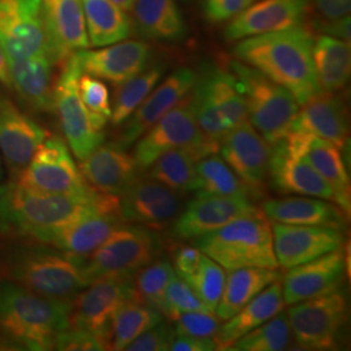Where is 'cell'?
<instances>
[{
  "label": "cell",
  "instance_id": "50",
  "mask_svg": "<svg viewBox=\"0 0 351 351\" xmlns=\"http://www.w3.org/2000/svg\"><path fill=\"white\" fill-rule=\"evenodd\" d=\"M255 0H203V14L210 24H223L243 12Z\"/></svg>",
  "mask_w": 351,
  "mask_h": 351
},
{
  "label": "cell",
  "instance_id": "8",
  "mask_svg": "<svg viewBox=\"0 0 351 351\" xmlns=\"http://www.w3.org/2000/svg\"><path fill=\"white\" fill-rule=\"evenodd\" d=\"M295 342L306 350H335L348 323V298L343 288L294 303L288 311Z\"/></svg>",
  "mask_w": 351,
  "mask_h": 351
},
{
  "label": "cell",
  "instance_id": "46",
  "mask_svg": "<svg viewBox=\"0 0 351 351\" xmlns=\"http://www.w3.org/2000/svg\"><path fill=\"white\" fill-rule=\"evenodd\" d=\"M193 311H210L195 291L181 277L176 276L168 285L163 297L160 313L173 320L178 315ZM213 313V311H211Z\"/></svg>",
  "mask_w": 351,
  "mask_h": 351
},
{
  "label": "cell",
  "instance_id": "14",
  "mask_svg": "<svg viewBox=\"0 0 351 351\" xmlns=\"http://www.w3.org/2000/svg\"><path fill=\"white\" fill-rule=\"evenodd\" d=\"M221 159L249 189L261 193L268 180L271 145L247 121L232 128L221 141Z\"/></svg>",
  "mask_w": 351,
  "mask_h": 351
},
{
  "label": "cell",
  "instance_id": "12",
  "mask_svg": "<svg viewBox=\"0 0 351 351\" xmlns=\"http://www.w3.org/2000/svg\"><path fill=\"white\" fill-rule=\"evenodd\" d=\"M13 181L24 188L52 194H84L93 189L81 175L66 143L58 136H49L42 142Z\"/></svg>",
  "mask_w": 351,
  "mask_h": 351
},
{
  "label": "cell",
  "instance_id": "7",
  "mask_svg": "<svg viewBox=\"0 0 351 351\" xmlns=\"http://www.w3.org/2000/svg\"><path fill=\"white\" fill-rule=\"evenodd\" d=\"M136 143L133 159L139 171L147 169L167 151L184 149L198 162L216 154L220 147L203 136L195 119L191 94L165 113Z\"/></svg>",
  "mask_w": 351,
  "mask_h": 351
},
{
  "label": "cell",
  "instance_id": "1",
  "mask_svg": "<svg viewBox=\"0 0 351 351\" xmlns=\"http://www.w3.org/2000/svg\"><path fill=\"white\" fill-rule=\"evenodd\" d=\"M90 213L120 215V198L95 189L84 194H52L16 181L0 186V236L29 239Z\"/></svg>",
  "mask_w": 351,
  "mask_h": 351
},
{
  "label": "cell",
  "instance_id": "44",
  "mask_svg": "<svg viewBox=\"0 0 351 351\" xmlns=\"http://www.w3.org/2000/svg\"><path fill=\"white\" fill-rule=\"evenodd\" d=\"M78 91L95 125L103 130L111 120L112 113L108 88L99 78L82 73L78 80Z\"/></svg>",
  "mask_w": 351,
  "mask_h": 351
},
{
  "label": "cell",
  "instance_id": "28",
  "mask_svg": "<svg viewBox=\"0 0 351 351\" xmlns=\"http://www.w3.org/2000/svg\"><path fill=\"white\" fill-rule=\"evenodd\" d=\"M8 60L11 88L27 108L36 112H55V75L47 55Z\"/></svg>",
  "mask_w": 351,
  "mask_h": 351
},
{
  "label": "cell",
  "instance_id": "27",
  "mask_svg": "<svg viewBox=\"0 0 351 351\" xmlns=\"http://www.w3.org/2000/svg\"><path fill=\"white\" fill-rule=\"evenodd\" d=\"M78 169L88 186L117 197L138 178L139 172L133 156L117 143H101L80 162Z\"/></svg>",
  "mask_w": 351,
  "mask_h": 351
},
{
  "label": "cell",
  "instance_id": "36",
  "mask_svg": "<svg viewBox=\"0 0 351 351\" xmlns=\"http://www.w3.org/2000/svg\"><path fill=\"white\" fill-rule=\"evenodd\" d=\"M304 156L317 173L326 180L328 185L333 189L336 204L349 216L351 210L350 180L339 149L326 139L310 138L304 150Z\"/></svg>",
  "mask_w": 351,
  "mask_h": 351
},
{
  "label": "cell",
  "instance_id": "32",
  "mask_svg": "<svg viewBox=\"0 0 351 351\" xmlns=\"http://www.w3.org/2000/svg\"><path fill=\"white\" fill-rule=\"evenodd\" d=\"M278 268L247 267L230 271L226 277L221 298L215 313L220 320H228L271 284L281 281Z\"/></svg>",
  "mask_w": 351,
  "mask_h": 351
},
{
  "label": "cell",
  "instance_id": "37",
  "mask_svg": "<svg viewBox=\"0 0 351 351\" xmlns=\"http://www.w3.org/2000/svg\"><path fill=\"white\" fill-rule=\"evenodd\" d=\"M162 322L163 314L150 304L137 300L124 302L111 320L108 350H125L130 342Z\"/></svg>",
  "mask_w": 351,
  "mask_h": 351
},
{
  "label": "cell",
  "instance_id": "49",
  "mask_svg": "<svg viewBox=\"0 0 351 351\" xmlns=\"http://www.w3.org/2000/svg\"><path fill=\"white\" fill-rule=\"evenodd\" d=\"M175 339L173 328L163 322L147 329L141 336L129 343L125 350L129 351H167Z\"/></svg>",
  "mask_w": 351,
  "mask_h": 351
},
{
  "label": "cell",
  "instance_id": "55",
  "mask_svg": "<svg viewBox=\"0 0 351 351\" xmlns=\"http://www.w3.org/2000/svg\"><path fill=\"white\" fill-rule=\"evenodd\" d=\"M0 84L7 88H11V78L8 71V60L4 51L0 46Z\"/></svg>",
  "mask_w": 351,
  "mask_h": 351
},
{
  "label": "cell",
  "instance_id": "13",
  "mask_svg": "<svg viewBox=\"0 0 351 351\" xmlns=\"http://www.w3.org/2000/svg\"><path fill=\"white\" fill-rule=\"evenodd\" d=\"M0 46L11 60L50 58L42 0H0Z\"/></svg>",
  "mask_w": 351,
  "mask_h": 351
},
{
  "label": "cell",
  "instance_id": "20",
  "mask_svg": "<svg viewBox=\"0 0 351 351\" xmlns=\"http://www.w3.org/2000/svg\"><path fill=\"white\" fill-rule=\"evenodd\" d=\"M151 47L141 40L124 39L97 50L75 51L82 73L119 85L149 68Z\"/></svg>",
  "mask_w": 351,
  "mask_h": 351
},
{
  "label": "cell",
  "instance_id": "19",
  "mask_svg": "<svg viewBox=\"0 0 351 351\" xmlns=\"http://www.w3.org/2000/svg\"><path fill=\"white\" fill-rule=\"evenodd\" d=\"M272 232L277 263L285 269L339 250L345 241L342 230L332 226L274 223Z\"/></svg>",
  "mask_w": 351,
  "mask_h": 351
},
{
  "label": "cell",
  "instance_id": "23",
  "mask_svg": "<svg viewBox=\"0 0 351 351\" xmlns=\"http://www.w3.org/2000/svg\"><path fill=\"white\" fill-rule=\"evenodd\" d=\"M178 193L152 178H137L120 195V215L128 223L159 229L180 213Z\"/></svg>",
  "mask_w": 351,
  "mask_h": 351
},
{
  "label": "cell",
  "instance_id": "21",
  "mask_svg": "<svg viewBox=\"0 0 351 351\" xmlns=\"http://www.w3.org/2000/svg\"><path fill=\"white\" fill-rule=\"evenodd\" d=\"M50 134L0 93V151L13 178L20 175L34 152Z\"/></svg>",
  "mask_w": 351,
  "mask_h": 351
},
{
  "label": "cell",
  "instance_id": "22",
  "mask_svg": "<svg viewBox=\"0 0 351 351\" xmlns=\"http://www.w3.org/2000/svg\"><path fill=\"white\" fill-rule=\"evenodd\" d=\"M124 224L120 215L90 213L62 226L36 232L27 239L46 243L75 256H88Z\"/></svg>",
  "mask_w": 351,
  "mask_h": 351
},
{
  "label": "cell",
  "instance_id": "43",
  "mask_svg": "<svg viewBox=\"0 0 351 351\" xmlns=\"http://www.w3.org/2000/svg\"><path fill=\"white\" fill-rule=\"evenodd\" d=\"M226 277V269L202 252L201 263L197 271L182 280L195 291L204 306L215 313L223 294Z\"/></svg>",
  "mask_w": 351,
  "mask_h": 351
},
{
  "label": "cell",
  "instance_id": "9",
  "mask_svg": "<svg viewBox=\"0 0 351 351\" xmlns=\"http://www.w3.org/2000/svg\"><path fill=\"white\" fill-rule=\"evenodd\" d=\"M160 251L158 236L146 226H119L101 246L82 258V275L86 284L101 277L136 274L156 261Z\"/></svg>",
  "mask_w": 351,
  "mask_h": 351
},
{
  "label": "cell",
  "instance_id": "52",
  "mask_svg": "<svg viewBox=\"0 0 351 351\" xmlns=\"http://www.w3.org/2000/svg\"><path fill=\"white\" fill-rule=\"evenodd\" d=\"M322 20H339L350 16L351 0H315Z\"/></svg>",
  "mask_w": 351,
  "mask_h": 351
},
{
  "label": "cell",
  "instance_id": "40",
  "mask_svg": "<svg viewBox=\"0 0 351 351\" xmlns=\"http://www.w3.org/2000/svg\"><path fill=\"white\" fill-rule=\"evenodd\" d=\"M199 177V190L207 194L229 198L250 199V191L228 164L215 154L195 163Z\"/></svg>",
  "mask_w": 351,
  "mask_h": 351
},
{
  "label": "cell",
  "instance_id": "5",
  "mask_svg": "<svg viewBox=\"0 0 351 351\" xmlns=\"http://www.w3.org/2000/svg\"><path fill=\"white\" fill-rule=\"evenodd\" d=\"M195 247L226 271L247 267L278 268L271 221L264 216H250L195 239Z\"/></svg>",
  "mask_w": 351,
  "mask_h": 351
},
{
  "label": "cell",
  "instance_id": "57",
  "mask_svg": "<svg viewBox=\"0 0 351 351\" xmlns=\"http://www.w3.org/2000/svg\"><path fill=\"white\" fill-rule=\"evenodd\" d=\"M3 178V169H1V159H0V181Z\"/></svg>",
  "mask_w": 351,
  "mask_h": 351
},
{
  "label": "cell",
  "instance_id": "38",
  "mask_svg": "<svg viewBox=\"0 0 351 351\" xmlns=\"http://www.w3.org/2000/svg\"><path fill=\"white\" fill-rule=\"evenodd\" d=\"M195 163L197 160L189 151L175 149L162 154L147 169L152 180H156L176 193L185 194L198 191L201 188Z\"/></svg>",
  "mask_w": 351,
  "mask_h": 351
},
{
  "label": "cell",
  "instance_id": "41",
  "mask_svg": "<svg viewBox=\"0 0 351 351\" xmlns=\"http://www.w3.org/2000/svg\"><path fill=\"white\" fill-rule=\"evenodd\" d=\"M291 330L288 315L282 311L267 320L262 326L237 339L229 350L233 351H281L288 349L291 342Z\"/></svg>",
  "mask_w": 351,
  "mask_h": 351
},
{
  "label": "cell",
  "instance_id": "3",
  "mask_svg": "<svg viewBox=\"0 0 351 351\" xmlns=\"http://www.w3.org/2000/svg\"><path fill=\"white\" fill-rule=\"evenodd\" d=\"M71 303L0 280V346L52 350L58 333L69 328Z\"/></svg>",
  "mask_w": 351,
  "mask_h": 351
},
{
  "label": "cell",
  "instance_id": "33",
  "mask_svg": "<svg viewBox=\"0 0 351 351\" xmlns=\"http://www.w3.org/2000/svg\"><path fill=\"white\" fill-rule=\"evenodd\" d=\"M315 73L323 93H337L350 78V43L330 36H320L313 47Z\"/></svg>",
  "mask_w": 351,
  "mask_h": 351
},
{
  "label": "cell",
  "instance_id": "11",
  "mask_svg": "<svg viewBox=\"0 0 351 351\" xmlns=\"http://www.w3.org/2000/svg\"><path fill=\"white\" fill-rule=\"evenodd\" d=\"M134 298V274L101 277L80 290L71 303L69 328L88 330L106 343L112 316L124 302Z\"/></svg>",
  "mask_w": 351,
  "mask_h": 351
},
{
  "label": "cell",
  "instance_id": "17",
  "mask_svg": "<svg viewBox=\"0 0 351 351\" xmlns=\"http://www.w3.org/2000/svg\"><path fill=\"white\" fill-rule=\"evenodd\" d=\"M262 210L250 199L229 198L198 190L197 197L177 217L175 234L178 239H195L241 217L261 216Z\"/></svg>",
  "mask_w": 351,
  "mask_h": 351
},
{
  "label": "cell",
  "instance_id": "2",
  "mask_svg": "<svg viewBox=\"0 0 351 351\" xmlns=\"http://www.w3.org/2000/svg\"><path fill=\"white\" fill-rule=\"evenodd\" d=\"M315 38L303 25L239 40L233 47L234 58L289 90L303 106L319 95L313 60Z\"/></svg>",
  "mask_w": 351,
  "mask_h": 351
},
{
  "label": "cell",
  "instance_id": "30",
  "mask_svg": "<svg viewBox=\"0 0 351 351\" xmlns=\"http://www.w3.org/2000/svg\"><path fill=\"white\" fill-rule=\"evenodd\" d=\"M284 308L285 301L281 281H276L246 303L237 314L226 320V324L219 326V330L213 336L217 350H229L237 339L256 326H262Z\"/></svg>",
  "mask_w": 351,
  "mask_h": 351
},
{
  "label": "cell",
  "instance_id": "4",
  "mask_svg": "<svg viewBox=\"0 0 351 351\" xmlns=\"http://www.w3.org/2000/svg\"><path fill=\"white\" fill-rule=\"evenodd\" d=\"M82 258L40 242H13L0 247V280L52 298H73L88 287Z\"/></svg>",
  "mask_w": 351,
  "mask_h": 351
},
{
  "label": "cell",
  "instance_id": "42",
  "mask_svg": "<svg viewBox=\"0 0 351 351\" xmlns=\"http://www.w3.org/2000/svg\"><path fill=\"white\" fill-rule=\"evenodd\" d=\"M177 276L175 268L165 261H154L134 274V298L160 311L165 290Z\"/></svg>",
  "mask_w": 351,
  "mask_h": 351
},
{
  "label": "cell",
  "instance_id": "45",
  "mask_svg": "<svg viewBox=\"0 0 351 351\" xmlns=\"http://www.w3.org/2000/svg\"><path fill=\"white\" fill-rule=\"evenodd\" d=\"M191 98L194 104L195 119L203 136L220 146L221 141L232 128L226 123L220 111L215 107L211 99L197 85L191 91Z\"/></svg>",
  "mask_w": 351,
  "mask_h": 351
},
{
  "label": "cell",
  "instance_id": "31",
  "mask_svg": "<svg viewBox=\"0 0 351 351\" xmlns=\"http://www.w3.org/2000/svg\"><path fill=\"white\" fill-rule=\"evenodd\" d=\"M133 23L146 39L178 43L188 37L189 27L177 0H137Z\"/></svg>",
  "mask_w": 351,
  "mask_h": 351
},
{
  "label": "cell",
  "instance_id": "34",
  "mask_svg": "<svg viewBox=\"0 0 351 351\" xmlns=\"http://www.w3.org/2000/svg\"><path fill=\"white\" fill-rule=\"evenodd\" d=\"M195 85L211 99L230 128L247 121L246 103L239 81L230 71L215 65L207 66L202 75H198Z\"/></svg>",
  "mask_w": 351,
  "mask_h": 351
},
{
  "label": "cell",
  "instance_id": "54",
  "mask_svg": "<svg viewBox=\"0 0 351 351\" xmlns=\"http://www.w3.org/2000/svg\"><path fill=\"white\" fill-rule=\"evenodd\" d=\"M316 29L323 32L326 36L339 38L341 40L349 42L351 39V21L350 16L339 19V20H320L316 24Z\"/></svg>",
  "mask_w": 351,
  "mask_h": 351
},
{
  "label": "cell",
  "instance_id": "51",
  "mask_svg": "<svg viewBox=\"0 0 351 351\" xmlns=\"http://www.w3.org/2000/svg\"><path fill=\"white\" fill-rule=\"evenodd\" d=\"M202 251L198 247L184 246L175 252V272L181 278L194 274L201 263Z\"/></svg>",
  "mask_w": 351,
  "mask_h": 351
},
{
  "label": "cell",
  "instance_id": "24",
  "mask_svg": "<svg viewBox=\"0 0 351 351\" xmlns=\"http://www.w3.org/2000/svg\"><path fill=\"white\" fill-rule=\"evenodd\" d=\"M43 23L52 63L90 47L81 0H42Z\"/></svg>",
  "mask_w": 351,
  "mask_h": 351
},
{
  "label": "cell",
  "instance_id": "48",
  "mask_svg": "<svg viewBox=\"0 0 351 351\" xmlns=\"http://www.w3.org/2000/svg\"><path fill=\"white\" fill-rule=\"evenodd\" d=\"M53 349L63 351L107 350L106 343L97 335L77 328H68L58 333L53 341Z\"/></svg>",
  "mask_w": 351,
  "mask_h": 351
},
{
  "label": "cell",
  "instance_id": "35",
  "mask_svg": "<svg viewBox=\"0 0 351 351\" xmlns=\"http://www.w3.org/2000/svg\"><path fill=\"white\" fill-rule=\"evenodd\" d=\"M90 46L103 47L132 36L133 23L112 0H81Z\"/></svg>",
  "mask_w": 351,
  "mask_h": 351
},
{
  "label": "cell",
  "instance_id": "47",
  "mask_svg": "<svg viewBox=\"0 0 351 351\" xmlns=\"http://www.w3.org/2000/svg\"><path fill=\"white\" fill-rule=\"evenodd\" d=\"M175 336L185 337H213L220 326L219 316L211 311H193L178 315L176 319Z\"/></svg>",
  "mask_w": 351,
  "mask_h": 351
},
{
  "label": "cell",
  "instance_id": "25",
  "mask_svg": "<svg viewBox=\"0 0 351 351\" xmlns=\"http://www.w3.org/2000/svg\"><path fill=\"white\" fill-rule=\"evenodd\" d=\"M346 261L342 247L326 255L289 268L282 276L285 304H294L339 288L343 281Z\"/></svg>",
  "mask_w": 351,
  "mask_h": 351
},
{
  "label": "cell",
  "instance_id": "56",
  "mask_svg": "<svg viewBox=\"0 0 351 351\" xmlns=\"http://www.w3.org/2000/svg\"><path fill=\"white\" fill-rule=\"evenodd\" d=\"M112 1L119 8H121L124 12H130L137 0H112Z\"/></svg>",
  "mask_w": 351,
  "mask_h": 351
},
{
  "label": "cell",
  "instance_id": "39",
  "mask_svg": "<svg viewBox=\"0 0 351 351\" xmlns=\"http://www.w3.org/2000/svg\"><path fill=\"white\" fill-rule=\"evenodd\" d=\"M165 66L156 64L146 68L139 75L129 78L125 82L116 85L111 106V123L113 125H123L129 116L138 108L139 104L147 98V95L162 80Z\"/></svg>",
  "mask_w": 351,
  "mask_h": 351
},
{
  "label": "cell",
  "instance_id": "15",
  "mask_svg": "<svg viewBox=\"0 0 351 351\" xmlns=\"http://www.w3.org/2000/svg\"><path fill=\"white\" fill-rule=\"evenodd\" d=\"M197 78L198 75L190 68L181 66L176 69L158 88L155 86L138 108L129 116L114 143L124 149L134 145L165 113L188 97L195 86Z\"/></svg>",
  "mask_w": 351,
  "mask_h": 351
},
{
  "label": "cell",
  "instance_id": "29",
  "mask_svg": "<svg viewBox=\"0 0 351 351\" xmlns=\"http://www.w3.org/2000/svg\"><path fill=\"white\" fill-rule=\"evenodd\" d=\"M262 213L274 223L332 226L342 232L348 223L346 213L339 206L326 199L306 195L267 199L263 203Z\"/></svg>",
  "mask_w": 351,
  "mask_h": 351
},
{
  "label": "cell",
  "instance_id": "16",
  "mask_svg": "<svg viewBox=\"0 0 351 351\" xmlns=\"http://www.w3.org/2000/svg\"><path fill=\"white\" fill-rule=\"evenodd\" d=\"M268 178L280 194L306 195L336 203L333 189L306 159L304 154L293 150L285 139L271 146Z\"/></svg>",
  "mask_w": 351,
  "mask_h": 351
},
{
  "label": "cell",
  "instance_id": "10",
  "mask_svg": "<svg viewBox=\"0 0 351 351\" xmlns=\"http://www.w3.org/2000/svg\"><path fill=\"white\" fill-rule=\"evenodd\" d=\"M62 64V72L55 84V112L59 116L69 149L81 162L104 142V133L95 125L81 101L78 80L82 69L75 52Z\"/></svg>",
  "mask_w": 351,
  "mask_h": 351
},
{
  "label": "cell",
  "instance_id": "26",
  "mask_svg": "<svg viewBox=\"0 0 351 351\" xmlns=\"http://www.w3.org/2000/svg\"><path fill=\"white\" fill-rule=\"evenodd\" d=\"M289 133L326 139L339 150L349 142L346 104L336 93H320L300 107Z\"/></svg>",
  "mask_w": 351,
  "mask_h": 351
},
{
  "label": "cell",
  "instance_id": "6",
  "mask_svg": "<svg viewBox=\"0 0 351 351\" xmlns=\"http://www.w3.org/2000/svg\"><path fill=\"white\" fill-rule=\"evenodd\" d=\"M228 68L239 81L251 125L271 146L285 138L301 107L293 94L239 60H230Z\"/></svg>",
  "mask_w": 351,
  "mask_h": 351
},
{
  "label": "cell",
  "instance_id": "18",
  "mask_svg": "<svg viewBox=\"0 0 351 351\" xmlns=\"http://www.w3.org/2000/svg\"><path fill=\"white\" fill-rule=\"evenodd\" d=\"M311 0H262L239 13L224 30L228 42L303 25Z\"/></svg>",
  "mask_w": 351,
  "mask_h": 351
},
{
  "label": "cell",
  "instance_id": "53",
  "mask_svg": "<svg viewBox=\"0 0 351 351\" xmlns=\"http://www.w3.org/2000/svg\"><path fill=\"white\" fill-rule=\"evenodd\" d=\"M171 351H215L217 343L211 337H185L177 336L171 343Z\"/></svg>",
  "mask_w": 351,
  "mask_h": 351
}]
</instances>
